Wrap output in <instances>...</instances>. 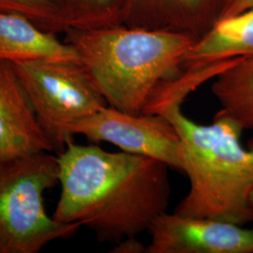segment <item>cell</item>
<instances>
[{
  "mask_svg": "<svg viewBox=\"0 0 253 253\" xmlns=\"http://www.w3.org/2000/svg\"><path fill=\"white\" fill-rule=\"evenodd\" d=\"M57 160L61 192L53 214L57 221L78 222L100 241L116 245L148 231L167 211L169 166L156 159L72 142Z\"/></svg>",
  "mask_w": 253,
  "mask_h": 253,
  "instance_id": "1",
  "label": "cell"
},
{
  "mask_svg": "<svg viewBox=\"0 0 253 253\" xmlns=\"http://www.w3.org/2000/svg\"><path fill=\"white\" fill-rule=\"evenodd\" d=\"M200 84L194 73H181L163 84L144 113L167 118L180 138L181 171L190 188L174 213L246 225L253 222V139L244 147L243 129L220 112L211 125L197 124L183 114L182 102Z\"/></svg>",
  "mask_w": 253,
  "mask_h": 253,
  "instance_id": "2",
  "label": "cell"
},
{
  "mask_svg": "<svg viewBox=\"0 0 253 253\" xmlns=\"http://www.w3.org/2000/svg\"><path fill=\"white\" fill-rule=\"evenodd\" d=\"M64 34L109 106L133 115L144 114L157 90L184 70L197 40L125 25L71 28Z\"/></svg>",
  "mask_w": 253,
  "mask_h": 253,
  "instance_id": "3",
  "label": "cell"
},
{
  "mask_svg": "<svg viewBox=\"0 0 253 253\" xmlns=\"http://www.w3.org/2000/svg\"><path fill=\"white\" fill-rule=\"evenodd\" d=\"M58 175L52 152L0 159V253H40L83 227L47 214L44 193L59 183Z\"/></svg>",
  "mask_w": 253,
  "mask_h": 253,
  "instance_id": "4",
  "label": "cell"
},
{
  "mask_svg": "<svg viewBox=\"0 0 253 253\" xmlns=\"http://www.w3.org/2000/svg\"><path fill=\"white\" fill-rule=\"evenodd\" d=\"M12 64L54 152L61 153L73 142V123L108 105L80 61Z\"/></svg>",
  "mask_w": 253,
  "mask_h": 253,
  "instance_id": "5",
  "label": "cell"
},
{
  "mask_svg": "<svg viewBox=\"0 0 253 253\" xmlns=\"http://www.w3.org/2000/svg\"><path fill=\"white\" fill-rule=\"evenodd\" d=\"M70 132L94 143H111L121 151L153 158L181 171L180 138L162 115H133L107 105L73 123Z\"/></svg>",
  "mask_w": 253,
  "mask_h": 253,
  "instance_id": "6",
  "label": "cell"
},
{
  "mask_svg": "<svg viewBox=\"0 0 253 253\" xmlns=\"http://www.w3.org/2000/svg\"><path fill=\"white\" fill-rule=\"evenodd\" d=\"M148 253H253V229L208 217L164 212L148 229Z\"/></svg>",
  "mask_w": 253,
  "mask_h": 253,
  "instance_id": "7",
  "label": "cell"
},
{
  "mask_svg": "<svg viewBox=\"0 0 253 253\" xmlns=\"http://www.w3.org/2000/svg\"><path fill=\"white\" fill-rule=\"evenodd\" d=\"M54 152L13 64L0 60V159Z\"/></svg>",
  "mask_w": 253,
  "mask_h": 253,
  "instance_id": "8",
  "label": "cell"
},
{
  "mask_svg": "<svg viewBox=\"0 0 253 253\" xmlns=\"http://www.w3.org/2000/svg\"><path fill=\"white\" fill-rule=\"evenodd\" d=\"M222 0H126L123 25L203 36L218 18Z\"/></svg>",
  "mask_w": 253,
  "mask_h": 253,
  "instance_id": "9",
  "label": "cell"
},
{
  "mask_svg": "<svg viewBox=\"0 0 253 253\" xmlns=\"http://www.w3.org/2000/svg\"><path fill=\"white\" fill-rule=\"evenodd\" d=\"M0 60L18 63L33 60L79 61L72 46L57 34L40 28L29 19L0 9Z\"/></svg>",
  "mask_w": 253,
  "mask_h": 253,
  "instance_id": "10",
  "label": "cell"
},
{
  "mask_svg": "<svg viewBox=\"0 0 253 253\" xmlns=\"http://www.w3.org/2000/svg\"><path fill=\"white\" fill-rule=\"evenodd\" d=\"M245 56H253V8L217 20L190 48L184 67Z\"/></svg>",
  "mask_w": 253,
  "mask_h": 253,
  "instance_id": "11",
  "label": "cell"
},
{
  "mask_svg": "<svg viewBox=\"0 0 253 253\" xmlns=\"http://www.w3.org/2000/svg\"><path fill=\"white\" fill-rule=\"evenodd\" d=\"M211 90L221 105V114L243 130L253 129V56L239 57L219 73Z\"/></svg>",
  "mask_w": 253,
  "mask_h": 253,
  "instance_id": "12",
  "label": "cell"
},
{
  "mask_svg": "<svg viewBox=\"0 0 253 253\" xmlns=\"http://www.w3.org/2000/svg\"><path fill=\"white\" fill-rule=\"evenodd\" d=\"M69 29L123 25L126 0H65Z\"/></svg>",
  "mask_w": 253,
  "mask_h": 253,
  "instance_id": "13",
  "label": "cell"
},
{
  "mask_svg": "<svg viewBox=\"0 0 253 253\" xmlns=\"http://www.w3.org/2000/svg\"><path fill=\"white\" fill-rule=\"evenodd\" d=\"M0 9L25 16L47 32L69 30L65 0H0Z\"/></svg>",
  "mask_w": 253,
  "mask_h": 253,
  "instance_id": "14",
  "label": "cell"
},
{
  "mask_svg": "<svg viewBox=\"0 0 253 253\" xmlns=\"http://www.w3.org/2000/svg\"><path fill=\"white\" fill-rule=\"evenodd\" d=\"M252 8L253 0H222L217 20L233 16Z\"/></svg>",
  "mask_w": 253,
  "mask_h": 253,
  "instance_id": "15",
  "label": "cell"
},
{
  "mask_svg": "<svg viewBox=\"0 0 253 253\" xmlns=\"http://www.w3.org/2000/svg\"><path fill=\"white\" fill-rule=\"evenodd\" d=\"M146 253V247L136 240L135 237H127L120 241L113 249L112 253Z\"/></svg>",
  "mask_w": 253,
  "mask_h": 253,
  "instance_id": "16",
  "label": "cell"
},
{
  "mask_svg": "<svg viewBox=\"0 0 253 253\" xmlns=\"http://www.w3.org/2000/svg\"><path fill=\"white\" fill-rule=\"evenodd\" d=\"M250 201H251V204H252V206L253 207V190L252 191V193H251V196H250Z\"/></svg>",
  "mask_w": 253,
  "mask_h": 253,
  "instance_id": "17",
  "label": "cell"
}]
</instances>
